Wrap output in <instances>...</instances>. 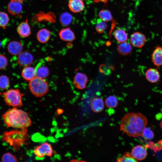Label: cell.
<instances>
[{
    "label": "cell",
    "mask_w": 162,
    "mask_h": 162,
    "mask_svg": "<svg viewBox=\"0 0 162 162\" xmlns=\"http://www.w3.org/2000/svg\"><path fill=\"white\" fill-rule=\"evenodd\" d=\"M36 72V76L45 79L49 74L48 68L44 65L43 61L39 62L35 68Z\"/></svg>",
    "instance_id": "11"
},
{
    "label": "cell",
    "mask_w": 162,
    "mask_h": 162,
    "mask_svg": "<svg viewBox=\"0 0 162 162\" xmlns=\"http://www.w3.org/2000/svg\"><path fill=\"white\" fill-rule=\"evenodd\" d=\"M131 154L137 161L141 160L146 158L147 152L145 148L141 145H138L135 146L132 149Z\"/></svg>",
    "instance_id": "9"
},
{
    "label": "cell",
    "mask_w": 162,
    "mask_h": 162,
    "mask_svg": "<svg viewBox=\"0 0 162 162\" xmlns=\"http://www.w3.org/2000/svg\"><path fill=\"white\" fill-rule=\"evenodd\" d=\"M28 87L32 94L37 97L44 96L49 90L48 82L45 79L37 76L29 81Z\"/></svg>",
    "instance_id": "3"
},
{
    "label": "cell",
    "mask_w": 162,
    "mask_h": 162,
    "mask_svg": "<svg viewBox=\"0 0 162 162\" xmlns=\"http://www.w3.org/2000/svg\"><path fill=\"white\" fill-rule=\"evenodd\" d=\"M153 64L157 66L162 65V46H156L151 56Z\"/></svg>",
    "instance_id": "10"
},
{
    "label": "cell",
    "mask_w": 162,
    "mask_h": 162,
    "mask_svg": "<svg viewBox=\"0 0 162 162\" xmlns=\"http://www.w3.org/2000/svg\"><path fill=\"white\" fill-rule=\"evenodd\" d=\"M153 131L148 128L145 127L142 130L141 136L145 139L151 140L154 136Z\"/></svg>",
    "instance_id": "31"
},
{
    "label": "cell",
    "mask_w": 162,
    "mask_h": 162,
    "mask_svg": "<svg viewBox=\"0 0 162 162\" xmlns=\"http://www.w3.org/2000/svg\"><path fill=\"white\" fill-rule=\"evenodd\" d=\"M160 125L161 128L162 129V120H161L160 123Z\"/></svg>",
    "instance_id": "35"
},
{
    "label": "cell",
    "mask_w": 162,
    "mask_h": 162,
    "mask_svg": "<svg viewBox=\"0 0 162 162\" xmlns=\"http://www.w3.org/2000/svg\"><path fill=\"white\" fill-rule=\"evenodd\" d=\"M114 35L116 40L120 43L126 41L128 39V34L126 32L120 28L115 31Z\"/></svg>",
    "instance_id": "21"
},
{
    "label": "cell",
    "mask_w": 162,
    "mask_h": 162,
    "mask_svg": "<svg viewBox=\"0 0 162 162\" xmlns=\"http://www.w3.org/2000/svg\"><path fill=\"white\" fill-rule=\"evenodd\" d=\"M72 16L70 13L65 12L60 16V20L62 25L64 26H68L72 20Z\"/></svg>",
    "instance_id": "24"
},
{
    "label": "cell",
    "mask_w": 162,
    "mask_h": 162,
    "mask_svg": "<svg viewBox=\"0 0 162 162\" xmlns=\"http://www.w3.org/2000/svg\"><path fill=\"white\" fill-rule=\"evenodd\" d=\"M98 15L100 19L106 22L111 21L112 19L111 12L107 9L101 10L99 13Z\"/></svg>",
    "instance_id": "25"
},
{
    "label": "cell",
    "mask_w": 162,
    "mask_h": 162,
    "mask_svg": "<svg viewBox=\"0 0 162 162\" xmlns=\"http://www.w3.org/2000/svg\"><path fill=\"white\" fill-rule=\"evenodd\" d=\"M59 36L61 40L65 41H72L75 38L74 32L69 28L62 29L59 33Z\"/></svg>",
    "instance_id": "15"
},
{
    "label": "cell",
    "mask_w": 162,
    "mask_h": 162,
    "mask_svg": "<svg viewBox=\"0 0 162 162\" xmlns=\"http://www.w3.org/2000/svg\"><path fill=\"white\" fill-rule=\"evenodd\" d=\"M1 46V41H0V48Z\"/></svg>",
    "instance_id": "36"
},
{
    "label": "cell",
    "mask_w": 162,
    "mask_h": 162,
    "mask_svg": "<svg viewBox=\"0 0 162 162\" xmlns=\"http://www.w3.org/2000/svg\"><path fill=\"white\" fill-rule=\"evenodd\" d=\"M107 24L100 18L97 20L95 28L97 32L99 33H102L107 28Z\"/></svg>",
    "instance_id": "26"
},
{
    "label": "cell",
    "mask_w": 162,
    "mask_h": 162,
    "mask_svg": "<svg viewBox=\"0 0 162 162\" xmlns=\"http://www.w3.org/2000/svg\"><path fill=\"white\" fill-rule=\"evenodd\" d=\"M8 60L4 55L0 54V70L4 69L7 66Z\"/></svg>",
    "instance_id": "32"
},
{
    "label": "cell",
    "mask_w": 162,
    "mask_h": 162,
    "mask_svg": "<svg viewBox=\"0 0 162 162\" xmlns=\"http://www.w3.org/2000/svg\"><path fill=\"white\" fill-rule=\"evenodd\" d=\"M146 40V38L145 35L139 32L133 33L130 38L131 44L134 47L138 48L142 47Z\"/></svg>",
    "instance_id": "6"
},
{
    "label": "cell",
    "mask_w": 162,
    "mask_h": 162,
    "mask_svg": "<svg viewBox=\"0 0 162 162\" xmlns=\"http://www.w3.org/2000/svg\"><path fill=\"white\" fill-rule=\"evenodd\" d=\"M10 86V81L9 78L6 76L2 75L0 76V89L5 90Z\"/></svg>",
    "instance_id": "28"
},
{
    "label": "cell",
    "mask_w": 162,
    "mask_h": 162,
    "mask_svg": "<svg viewBox=\"0 0 162 162\" xmlns=\"http://www.w3.org/2000/svg\"><path fill=\"white\" fill-rule=\"evenodd\" d=\"M96 3L102 2L104 3H106L109 0H93Z\"/></svg>",
    "instance_id": "33"
},
{
    "label": "cell",
    "mask_w": 162,
    "mask_h": 162,
    "mask_svg": "<svg viewBox=\"0 0 162 162\" xmlns=\"http://www.w3.org/2000/svg\"><path fill=\"white\" fill-rule=\"evenodd\" d=\"M148 124L146 117L140 113L128 112L121 119L120 130L130 137L141 136L143 129Z\"/></svg>",
    "instance_id": "1"
},
{
    "label": "cell",
    "mask_w": 162,
    "mask_h": 162,
    "mask_svg": "<svg viewBox=\"0 0 162 162\" xmlns=\"http://www.w3.org/2000/svg\"><path fill=\"white\" fill-rule=\"evenodd\" d=\"M53 149L51 144L46 142L38 146L34 150L36 157L39 158L45 156H51L53 154Z\"/></svg>",
    "instance_id": "5"
},
{
    "label": "cell",
    "mask_w": 162,
    "mask_h": 162,
    "mask_svg": "<svg viewBox=\"0 0 162 162\" xmlns=\"http://www.w3.org/2000/svg\"><path fill=\"white\" fill-rule=\"evenodd\" d=\"M8 52L11 54L17 55L22 51L23 46L20 42L13 41L10 42L8 46Z\"/></svg>",
    "instance_id": "13"
},
{
    "label": "cell",
    "mask_w": 162,
    "mask_h": 162,
    "mask_svg": "<svg viewBox=\"0 0 162 162\" xmlns=\"http://www.w3.org/2000/svg\"><path fill=\"white\" fill-rule=\"evenodd\" d=\"M18 33L20 36L23 38L28 37L31 34V28L27 20L21 22L17 28Z\"/></svg>",
    "instance_id": "14"
},
{
    "label": "cell",
    "mask_w": 162,
    "mask_h": 162,
    "mask_svg": "<svg viewBox=\"0 0 162 162\" xmlns=\"http://www.w3.org/2000/svg\"><path fill=\"white\" fill-rule=\"evenodd\" d=\"M116 161L118 162H137L131 155V153L128 152H124L121 157L118 158Z\"/></svg>",
    "instance_id": "27"
},
{
    "label": "cell",
    "mask_w": 162,
    "mask_h": 162,
    "mask_svg": "<svg viewBox=\"0 0 162 162\" xmlns=\"http://www.w3.org/2000/svg\"><path fill=\"white\" fill-rule=\"evenodd\" d=\"M90 105L92 110L96 113L101 112L104 107V100L99 98H96L93 99L91 102Z\"/></svg>",
    "instance_id": "17"
},
{
    "label": "cell",
    "mask_w": 162,
    "mask_h": 162,
    "mask_svg": "<svg viewBox=\"0 0 162 162\" xmlns=\"http://www.w3.org/2000/svg\"><path fill=\"white\" fill-rule=\"evenodd\" d=\"M145 76L148 81L153 83L158 82L160 78L158 70L154 68H150L147 70L145 73Z\"/></svg>",
    "instance_id": "12"
},
{
    "label": "cell",
    "mask_w": 162,
    "mask_h": 162,
    "mask_svg": "<svg viewBox=\"0 0 162 162\" xmlns=\"http://www.w3.org/2000/svg\"><path fill=\"white\" fill-rule=\"evenodd\" d=\"M131 45L126 41L120 43L118 47V50L121 54L126 56L130 53L132 50Z\"/></svg>",
    "instance_id": "22"
},
{
    "label": "cell",
    "mask_w": 162,
    "mask_h": 162,
    "mask_svg": "<svg viewBox=\"0 0 162 162\" xmlns=\"http://www.w3.org/2000/svg\"><path fill=\"white\" fill-rule=\"evenodd\" d=\"M50 37V32L48 30L43 28L38 32L37 38L38 41L42 43H45L48 41Z\"/></svg>",
    "instance_id": "20"
},
{
    "label": "cell",
    "mask_w": 162,
    "mask_h": 162,
    "mask_svg": "<svg viewBox=\"0 0 162 162\" xmlns=\"http://www.w3.org/2000/svg\"><path fill=\"white\" fill-rule=\"evenodd\" d=\"M11 1L18 2L20 3H22L24 0H10Z\"/></svg>",
    "instance_id": "34"
},
{
    "label": "cell",
    "mask_w": 162,
    "mask_h": 162,
    "mask_svg": "<svg viewBox=\"0 0 162 162\" xmlns=\"http://www.w3.org/2000/svg\"><path fill=\"white\" fill-rule=\"evenodd\" d=\"M2 118L4 123L9 128L23 129L32 124L28 113L17 107L9 109L3 114Z\"/></svg>",
    "instance_id": "2"
},
{
    "label": "cell",
    "mask_w": 162,
    "mask_h": 162,
    "mask_svg": "<svg viewBox=\"0 0 162 162\" xmlns=\"http://www.w3.org/2000/svg\"><path fill=\"white\" fill-rule=\"evenodd\" d=\"M17 60L20 66L26 67L29 66L32 64L33 57L32 55L28 51L22 52L18 55Z\"/></svg>",
    "instance_id": "7"
},
{
    "label": "cell",
    "mask_w": 162,
    "mask_h": 162,
    "mask_svg": "<svg viewBox=\"0 0 162 162\" xmlns=\"http://www.w3.org/2000/svg\"><path fill=\"white\" fill-rule=\"evenodd\" d=\"M9 21V18L8 14L4 12H0V27L5 28Z\"/></svg>",
    "instance_id": "29"
},
{
    "label": "cell",
    "mask_w": 162,
    "mask_h": 162,
    "mask_svg": "<svg viewBox=\"0 0 162 162\" xmlns=\"http://www.w3.org/2000/svg\"><path fill=\"white\" fill-rule=\"evenodd\" d=\"M88 81V77L84 74L78 72L75 76L73 80V85L77 89H83L86 87Z\"/></svg>",
    "instance_id": "8"
},
{
    "label": "cell",
    "mask_w": 162,
    "mask_h": 162,
    "mask_svg": "<svg viewBox=\"0 0 162 162\" xmlns=\"http://www.w3.org/2000/svg\"><path fill=\"white\" fill-rule=\"evenodd\" d=\"M68 5L70 10L74 13L81 12L84 8V3L82 0H70Z\"/></svg>",
    "instance_id": "16"
},
{
    "label": "cell",
    "mask_w": 162,
    "mask_h": 162,
    "mask_svg": "<svg viewBox=\"0 0 162 162\" xmlns=\"http://www.w3.org/2000/svg\"><path fill=\"white\" fill-rule=\"evenodd\" d=\"M4 100L8 106L14 107H20L22 106L24 94L18 89H9L3 93Z\"/></svg>",
    "instance_id": "4"
},
{
    "label": "cell",
    "mask_w": 162,
    "mask_h": 162,
    "mask_svg": "<svg viewBox=\"0 0 162 162\" xmlns=\"http://www.w3.org/2000/svg\"><path fill=\"white\" fill-rule=\"evenodd\" d=\"M21 75L24 80L30 81L36 76L35 68L30 66L24 67L22 71Z\"/></svg>",
    "instance_id": "18"
},
{
    "label": "cell",
    "mask_w": 162,
    "mask_h": 162,
    "mask_svg": "<svg viewBox=\"0 0 162 162\" xmlns=\"http://www.w3.org/2000/svg\"><path fill=\"white\" fill-rule=\"evenodd\" d=\"M2 161L3 162H16L17 159L16 157L10 152L4 154L1 158Z\"/></svg>",
    "instance_id": "30"
},
{
    "label": "cell",
    "mask_w": 162,
    "mask_h": 162,
    "mask_svg": "<svg viewBox=\"0 0 162 162\" xmlns=\"http://www.w3.org/2000/svg\"><path fill=\"white\" fill-rule=\"evenodd\" d=\"M105 104L108 108H114L118 106V101L116 98L113 95H110L105 100Z\"/></svg>",
    "instance_id": "23"
},
{
    "label": "cell",
    "mask_w": 162,
    "mask_h": 162,
    "mask_svg": "<svg viewBox=\"0 0 162 162\" xmlns=\"http://www.w3.org/2000/svg\"></svg>",
    "instance_id": "37"
},
{
    "label": "cell",
    "mask_w": 162,
    "mask_h": 162,
    "mask_svg": "<svg viewBox=\"0 0 162 162\" xmlns=\"http://www.w3.org/2000/svg\"><path fill=\"white\" fill-rule=\"evenodd\" d=\"M22 9L21 3L11 1L8 6V12L13 15H15L20 14Z\"/></svg>",
    "instance_id": "19"
}]
</instances>
